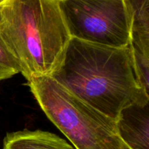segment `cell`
Masks as SVG:
<instances>
[{
  "mask_svg": "<svg viewBox=\"0 0 149 149\" xmlns=\"http://www.w3.org/2000/svg\"><path fill=\"white\" fill-rule=\"evenodd\" d=\"M119 138L131 149H149V103L124 109L116 120Z\"/></svg>",
  "mask_w": 149,
  "mask_h": 149,
  "instance_id": "5b68a950",
  "label": "cell"
},
{
  "mask_svg": "<svg viewBox=\"0 0 149 149\" xmlns=\"http://www.w3.org/2000/svg\"><path fill=\"white\" fill-rule=\"evenodd\" d=\"M4 149H75L65 140L42 130H22L6 135Z\"/></svg>",
  "mask_w": 149,
  "mask_h": 149,
  "instance_id": "8992f818",
  "label": "cell"
},
{
  "mask_svg": "<svg viewBox=\"0 0 149 149\" xmlns=\"http://www.w3.org/2000/svg\"><path fill=\"white\" fill-rule=\"evenodd\" d=\"M99 149H131L125 143L122 142V140L119 138L118 135L113 137L112 139L108 141L102 147Z\"/></svg>",
  "mask_w": 149,
  "mask_h": 149,
  "instance_id": "9c48e42d",
  "label": "cell"
},
{
  "mask_svg": "<svg viewBox=\"0 0 149 149\" xmlns=\"http://www.w3.org/2000/svg\"><path fill=\"white\" fill-rule=\"evenodd\" d=\"M19 73H21V68L0 33V79L2 81Z\"/></svg>",
  "mask_w": 149,
  "mask_h": 149,
  "instance_id": "ba28073f",
  "label": "cell"
},
{
  "mask_svg": "<svg viewBox=\"0 0 149 149\" xmlns=\"http://www.w3.org/2000/svg\"><path fill=\"white\" fill-rule=\"evenodd\" d=\"M50 77L115 122L126 107L149 103V93L135 71L130 45L112 47L71 38Z\"/></svg>",
  "mask_w": 149,
  "mask_h": 149,
  "instance_id": "6da1fadb",
  "label": "cell"
},
{
  "mask_svg": "<svg viewBox=\"0 0 149 149\" xmlns=\"http://www.w3.org/2000/svg\"><path fill=\"white\" fill-rule=\"evenodd\" d=\"M0 81H1V79H0Z\"/></svg>",
  "mask_w": 149,
  "mask_h": 149,
  "instance_id": "30bf717a",
  "label": "cell"
},
{
  "mask_svg": "<svg viewBox=\"0 0 149 149\" xmlns=\"http://www.w3.org/2000/svg\"><path fill=\"white\" fill-rule=\"evenodd\" d=\"M130 22L132 49L149 53V0H123Z\"/></svg>",
  "mask_w": 149,
  "mask_h": 149,
  "instance_id": "52a82bcc",
  "label": "cell"
},
{
  "mask_svg": "<svg viewBox=\"0 0 149 149\" xmlns=\"http://www.w3.org/2000/svg\"><path fill=\"white\" fill-rule=\"evenodd\" d=\"M27 84L48 119L75 149H99L117 135L115 121L71 93L50 76L33 77Z\"/></svg>",
  "mask_w": 149,
  "mask_h": 149,
  "instance_id": "3957f363",
  "label": "cell"
},
{
  "mask_svg": "<svg viewBox=\"0 0 149 149\" xmlns=\"http://www.w3.org/2000/svg\"><path fill=\"white\" fill-rule=\"evenodd\" d=\"M0 33L27 81L50 76L71 39L58 0H0Z\"/></svg>",
  "mask_w": 149,
  "mask_h": 149,
  "instance_id": "7a4b0ae2",
  "label": "cell"
},
{
  "mask_svg": "<svg viewBox=\"0 0 149 149\" xmlns=\"http://www.w3.org/2000/svg\"><path fill=\"white\" fill-rule=\"evenodd\" d=\"M71 38L99 45L130 44V22L123 0H58Z\"/></svg>",
  "mask_w": 149,
  "mask_h": 149,
  "instance_id": "277c9868",
  "label": "cell"
}]
</instances>
